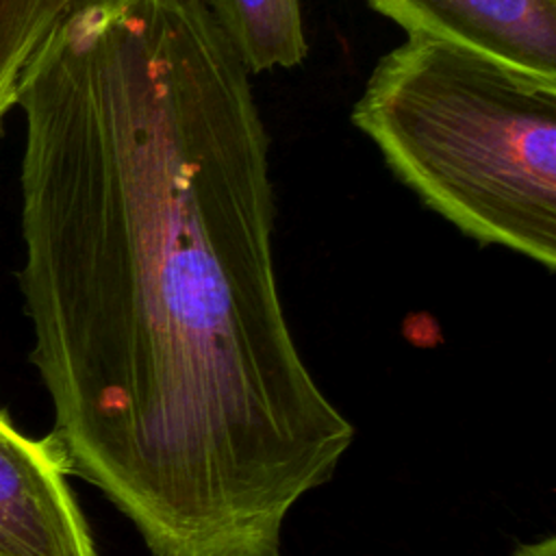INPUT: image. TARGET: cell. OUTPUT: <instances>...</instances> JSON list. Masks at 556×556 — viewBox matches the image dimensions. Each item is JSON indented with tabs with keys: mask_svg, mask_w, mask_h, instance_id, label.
Listing matches in <instances>:
<instances>
[{
	"mask_svg": "<svg viewBox=\"0 0 556 556\" xmlns=\"http://www.w3.org/2000/svg\"><path fill=\"white\" fill-rule=\"evenodd\" d=\"M17 104L30 361L152 556H278L354 441L300 356L269 135L202 0H72Z\"/></svg>",
	"mask_w": 556,
	"mask_h": 556,
	"instance_id": "cell-1",
	"label": "cell"
},
{
	"mask_svg": "<svg viewBox=\"0 0 556 556\" xmlns=\"http://www.w3.org/2000/svg\"><path fill=\"white\" fill-rule=\"evenodd\" d=\"M352 124L430 211L556 267V78L428 37L371 70Z\"/></svg>",
	"mask_w": 556,
	"mask_h": 556,
	"instance_id": "cell-2",
	"label": "cell"
},
{
	"mask_svg": "<svg viewBox=\"0 0 556 556\" xmlns=\"http://www.w3.org/2000/svg\"><path fill=\"white\" fill-rule=\"evenodd\" d=\"M59 441L30 439L0 408V556H96Z\"/></svg>",
	"mask_w": 556,
	"mask_h": 556,
	"instance_id": "cell-3",
	"label": "cell"
},
{
	"mask_svg": "<svg viewBox=\"0 0 556 556\" xmlns=\"http://www.w3.org/2000/svg\"><path fill=\"white\" fill-rule=\"evenodd\" d=\"M404 28L556 78V0H365Z\"/></svg>",
	"mask_w": 556,
	"mask_h": 556,
	"instance_id": "cell-4",
	"label": "cell"
},
{
	"mask_svg": "<svg viewBox=\"0 0 556 556\" xmlns=\"http://www.w3.org/2000/svg\"><path fill=\"white\" fill-rule=\"evenodd\" d=\"M245 72L295 67L306 56L300 0H202Z\"/></svg>",
	"mask_w": 556,
	"mask_h": 556,
	"instance_id": "cell-5",
	"label": "cell"
},
{
	"mask_svg": "<svg viewBox=\"0 0 556 556\" xmlns=\"http://www.w3.org/2000/svg\"><path fill=\"white\" fill-rule=\"evenodd\" d=\"M72 0H0V119L17 104L22 74Z\"/></svg>",
	"mask_w": 556,
	"mask_h": 556,
	"instance_id": "cell-6",
	"label": "cell"
},
{
	"mask_svg": "<svg viewBox=\"0 0 556 556\" xmlns=\"http://www.w3.org/2000/svg\"><path fill=\"white\" fill-rule=\"evenodd\" d=\"M515 556H556V541L552 536L536 541V543H528L521 545Z\"/></svg>",
	"mask_w": 556,
	"mask_h": 556,
	"instance_id": "cell-7",
	"label": "cell"
}]
</instances>
